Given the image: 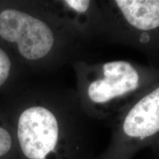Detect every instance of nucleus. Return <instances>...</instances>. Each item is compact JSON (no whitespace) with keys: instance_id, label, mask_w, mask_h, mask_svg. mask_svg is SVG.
Returning a JSON list of instances; mask_svg holds the SVG:
<instances>
[{"instance_id":"6","label":"nucleus","mask_w":159,"mask_h":159,"mask_svg":"<svg viewBox=\"0 0 159 159\" xmlns=\"http://www.w3.org/2000/svg\"><path fill=\"white\" fill-rule=\"evenodd\" d=\"M11 66V61L7 55L5 51L0 49V86L8 77Z\"/></svg>"},{"instance_id":"3","label":"nucleus","mask_w":159,"mask_h":159,"mask_svg":"<svg viewBox=\"0 0 159 159\" xmlns=\"http://www.w3.org/2000/svg\"><path fill=\"white\" fill-rule=\"evenodd\" d=\"M0 35L6 41L17 43L21 56L30 61L49 57L57 46L79 57L85 44L75 32L56 33L53 26L41 18L12 9L0 14Z\"/></svg>"},{"instance_id":"1","label":"nucleus","mask_w":159,"mask_h":159,"mask_svg":"<svg viewBox=\"0 0 159 159\" xmlns=\"http://www.w3.org/2000/svg\"><path fill=\"white\" fill-rule=\"evenodd\" d=\"M76 94L91 119L111 121L148 89L156 84L154 69L127 60L92 63L73 61Z\"/></svg>"},{"instance_id":"5","label":"nucleus","mask_w":159,"mask_h":159,"mask_svg":"<svg viewBox=\"0 0 159 159\" xmlns=\"http://www.w3.org/2000/svg\"><path fill=\"white\" fill-rule=\"evenodd\" d=\"M62 19L72 27L83 42L101 39L104 17L99 0H64Z\"/></svg>"},{"instance_id":"2","label":"nucleus","mask_w":159,"mask_h":159,"mask_svg":"<svg viewBox=\"0 0 159 159\" xmlns=\"http://www.w3.org/2000/svg\"><path fill=\"white\" fill-rule=\"evenodd\" d=\"M47 105H35L21 113L18 122V139L28 159H47L56 154L63 131L88 124L76 91L66 95L57 112Z\"/></svg>"},{"instance_id":"4","label":"nucleus","mask_w":159,"mask_h":159,"mask_svg":"<svg viewBox=\"0 0 159 159\" xmlns=\"http://www.w3.org/2000/svg\"><path fill=\"white\" fill-rule=\"evenodd\" d=\"M112 142L97 159H130L159 134V85L141 94L111 120Z\"/></svg>"},{"instance_id":"7","label":"nucleus","mask_w":159,"mask_h":159,"mask_svg":"<svg viewBox=\"0 0 159 159\" xmlns=\"http://www.w3.org/2000/svg\"><path fill=\"white\" fill-rule=\"evenodd\" d=\"M11 137L7 130L0 128V156L7 153L11 148Z\"/></svg>"}]
</instances>
